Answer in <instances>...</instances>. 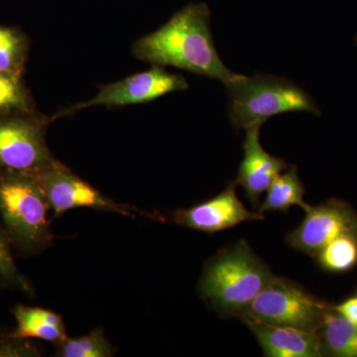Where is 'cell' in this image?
Segmentation results:
<instances>
[{
	"label": "cell",
	"instance_id": "obj_1",
	"mask_svg": "<svg viewBox=\"0 0 357 357\" xmlns=\"http://www.w3.org/2000/svg\"><path fill=\"white\" fill-rule=\"evenodd\" d=\"M210 18L206 3L189 4L158 30L138 39L132 47L134 57L153 66H171L218 79L227 88L244 76L223 64L213 43Z\"/></svg>",
	"mask_w": 357,
	"mask_h": 357
},
{
	"label": "cell",
	"instance_id": "obj_2",
	"mask_svg": "<svg viewBox=\"0 0 357 357\" xmlns=\"http://www.w3.org/2000/svg\"><path fill=\"white\" fill-rule=\"evenodd\" d=\"M275 275L246 241L222 249L204 266L199 293L222 317L241 318Z\"/></svg>",
	"mask_w": 357,
	"mask_h": 357
},
{
	"label": "cell",
	"instance_id": "obj_3",
	"mask_svg": "<svg viewBox=\"0 0 357 357\" xmlns=\"http://www.w3.org/2000/svg\"><path fill=\"white\" fill-rule=\"evenodd\" d=\"M48 202L32 174L0 170V217L13 246L37 255L53 243Z\"/></svg>",
	"mask_w": 357,
	"mask_h": 357
},
{
	"label": "cell",
	"instance_id": "obj_4",
	"mask_svg": "<svg viewBox=\"0 0 357 357\" xmlns=\"http://www.w3.org/2000/svg\"><path fill=\"white\" fill-rule=\"evenodd\" d=\"M229 117L237 130L264 123L274 115L307 112L321 115V109L305 89L286 77L256 74L244 76L227 86Z\"/></svg>",
	"mask_w": 357,
	"mask_h": 357
},
{
	"label": "cell",
	"instance_id": "obj_5",
	"mask_svg": "<svg viewBox=\"0 0 357 357\" xmlns=\"http://www.w3.org/2000/svg\"><path fill=\"white\" fill-rule=\"evenodd\" d=\"M331 307L296 282L274 276L239 319L318 333Z\"/></svg>",
	"mask_w": 357,
	"mask_h": 357
},
{
	"label": "cell",
	"instance_id": "obj_6",
	"mask_svg": "<svg viewBox=\"0 0 357 357\" xmlns=\"http://www.w3.org/2000/svg\"><path fill=\"white\" fill-rule=\"evenodd\" d=\"M52 121L38 112L0 116V170L35 174L57 162L46 142Z\"/></svg>",
	"mask_w": 357,
	"mask_h": 357
},
{
	"label": "cell",
	"instance_id": "obj_7",
	"mask_svg": "<svg viewBox=\"0 0 357 357\" xmlns=\"http://www.w3.org/2000/svg\"><path fill=\"white\" fill-rule=\"evenodd\" d=\"M188 89L189 84L185 77L167 72L160 66H153L150 70L121 81L100 86V91L91 100L68 107L51 119L54 121L93 107H121L153 102L168 93Z\"/></svg>",
	"mask_w": 357,
	"mask_h": 357
},
{
	"label": "cell",
	"instance_id": "obj_8",
	"mask_svg": "<svg viewBox=\"0 0 357 357\" xmlns=\"http://www.w3.org/2000/svg\"><path fill=\"white\" fill-rule=\"evenodd\" d=\"M32 175L36 178L56 218L77 208H93L135 218V211L132 208L107 198L60 161Z\"/></svg>",
	"mask_w": 357,
	"mask_h": 357
},
{
	"label": "cell",
	"instance_id": "obj_9",
	"mask_svg": "<svg viewBox=\"0 0 357 357\" xmlns=\"http://www.w3.org/2000/svg\"><path fill=\"white\" fill-rule=\"evenodd\" d=\"M342 236L357 239V213L349 204L332 199L310 206L305 220L286 241L296 250L316 257L326 244Z\"/></svg>",
	"mask_w": 357,
	"mask_h": 357
},
{
	"label": "cell",
	"instance_id": "obj_10",
	"mask_svg": "<svg viewBox=\"0 0 357 357\" xmlns=\"http://www.w3.org/2000/svg\"><path fill=\"white\" fill-rule=\"evenodd\" d=\"M236 183H230L215 198L173 213V222L182 227L215 234L248 220H263L260 213H251L236 197Z\"/></svg>",
	"mask_w": 357,
	"mask_h": 357
},
{
	"label": "cell",
	"instance_id": "obj_11",
	"mask_svg": "<svg viewBox=\"0 0 357 357\" xmlns=\"http://www.w3.org/2000/svg\"><path fill=\"white\" fill-rule=\"evenodd\" d=\"M261 126L257 124L245 129L244 157L234 182L243 188L255 208L259 206L260 197L267 191L274 178L290 167L285 160L272 156L263 149L259 140Z\"/></svg>",
	"mask_w": 357,
	"mask_h": 357
},
{
	"label": "cell",
	"instance_id": "obj_12",
	"mask_svg": "<svg viewBox=\"0 0 357 357\" xmlns=\"http://www.w3.org/2000/svg\"><path fill=\"white\" fill-rule=\"evenodd\" d=\"M268 357H321L318 333L306 332L290 326H279L244 319Z\"/></svg>",
	"mask_w": 357,
	"mask_h": 357
},
{
	"label": "cell",
	"instance_id": "obj_13",
	"mask_svg": "<svg viewBox=\"0 0 357 357\" xmlns=\"http://www.w3.org/2000/svg\"><path fill=\"white\" fill-rule=\"evenodd\" d=\"M13 312L17 323L13 331L16 337L39 338L55 344L67 337L64 321L57 312L20 304L14 307Z\"/></svg>",
	"mask_w": 357,
	"mask_h": 357
},
{
	"label": "cell",
	"instance_id": "obj_14",
	"mask_svg": "<svg viewBox=\"0 0 357 357\" xmlns=\"http://www.w3.org/2000/svg\"><path fill=\"white\" fill-rule=\"evenodd\" d=\"M323 356L357 357V326L332 307L319 330Z\"/></svg>",
	"mask_w": 357,
	"mask_h": 357
},
{
	"label": "cell",
	"instance_id": "obj_15",
	"mask_svg": "<svg viewBox=\"0 0 357 357\" xmlns=\"http://www.w3.org/2000/svg\"><path fill=\"white\" fill-rule=\"evenodd\" d=\"M305 189L298 176L297 167L290 166L285 173L279 174L267 189L264 202L260 204L258 213L283 211L287 213L292 206H299L305 211L310 204L304 201Z\"/></svg>",
	"mask_w": 357,
	"mask_h": 357
},
{
	"label": "cell",
	"instance_id": "obj_16",
	"mask_svg": "<svg viewBox=\"0 0 357 357\" xmlns=\"http://www.w3.org/2000/svg\"><path fill=\"white\" fill-rule=\"evenodd\" d=\"M30 41L20 29L0 25V73L23 76Z\"/></svg>",
	"mask_w": 357,
	"mask_h": 357
},
{
	"label": "cell",
	"instance_id": "obj_17",
	"mask_svg": "<svg viewBox=\"0 0 357 357\" xmlns=\"http://www.w3.org/2000/svg\"><path fill=\"white\" fill-rule=\"evenodd\" d=\"M37 112L23 76L0 73V116Z\"/></svg>",
	"mask_w": 357,
	"mask_h": 357
},
{
	"label": "cell",
	"instance_id": "obj_18",
	"mask_svg": "<svg viewBox=\"0 0 357 357\" xmlns=\"http://www.w3.org/2000/svg\"><path fill=\"white\" fill-rule=\"evenodd\" d=\"M115 354L114 347L105 337L102 328H96L89 335L77 338L66 337L56 344V356L59 357H110Z\"/></svg>",
	"mask_w": 357,
	"mask_h": 357
},
{
	"label": "cell",
	"instance_id": "obj_19",
	"mask_svg": "<svg viewBox=\"0 0 357 357\" xmlns=\"http://www.w3.org/2000/svg\"><path fill=\"white\" fill-rule=\"evenodd\" d=\"M324 269L335 273L349 271L357 264V239L342 236L331 241L316 256Z\"/></svg>",
	"mask_w": 357,
	"mask_h": 357
},
{
	"label": "cell",
	"instance_id": "obj_20",
	"mask_svg": "<svg viewBox=\"0 0 357 357\" xmlns=\"http://www.w3.org/2000/svg\"><path fill=\"white\" fill-rule=\"evenodd\" d=\"M10 238L0 225V288L10 289L34 296L31 281L18 269L11 251Z\"/></svg>",
	"mask_w": 357,
	"mask_h": 357
},
{
	"label": "cell",
	"instance_id": "obj_21",
	"mask_svg": "<svg viewBox=\"0 0 357 357\" xmlns=\"http://www.w3.org/2000/svg\"><path fill=\"white\" fill-rule=\"evenodd\" d=\"M39 356V347L27 338L16 337L13 331H0V357Z\"/></svg>",
	"mask_w": 357,
	"mask_h": 357
},
{
	"label": "cell",
	"instance_id": "obj_22",
	"mask_svg": "<svg viewBox=\"0 0 357 357\" xmlns=\"http://www.w3.org/2000/svg\"><path fill=\"white\" fill-rule=\"evenodd\" d=\"M332 309L357 326V297L349 298L337 306H332Z\"/></svg>",
	"mask_w": 357,
	"mask_h": 357
}]
</instances>
